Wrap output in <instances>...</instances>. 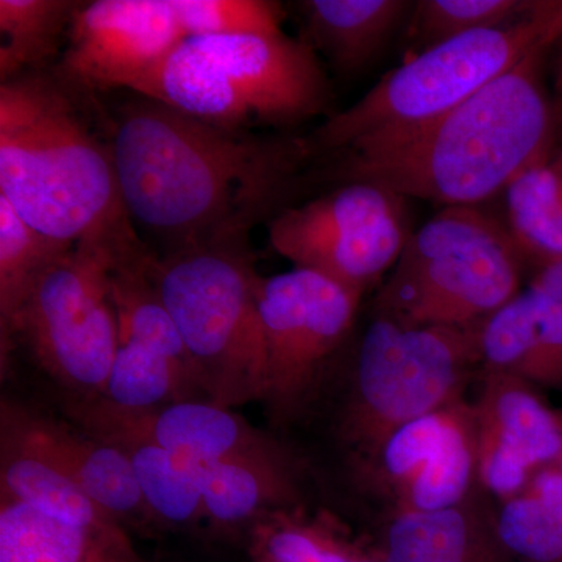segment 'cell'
Instances as JSON below:
<instances>
[{
    "label": "cell",
    "mask_w": 562,
    "mask_h": 562,
    "mask_svg": "<svg viewBox=\"0 0 562 562\" xmlns=\"http://www.w3.org/2000/svg\"><path fill=\"white\" fill-rule=\"evenodd\" d=\"M109 139L128 217L166 251L249 244L301 202L322 160L310 135L231 131L138 94L114 111Z\"/></svg>",
    "instance_id": "1"
},
{
    "label": "cell",
    "mask_w": 562,
    "mask_h": 562,
    "mask_svg": "<svg viewBox=\"0 0 562 562\" xmlns=\"http://www.w3.org/2000/svg\"><path fill=\"white\" fill-rule=\"evenodd\" d=\"M435 120L373 133L351 143L330 166L336 180L380 184L402 198L479 206L557 147L558 120L546 83L553 44Z\"/></svg>",
    "instance_id": "2"
},
{
    "label": "cell",
    "mask_w": 562,
    "mask_h": 562,
    "mask_svg": "<svg viewBox=\"0 0 562 562\" xmlns=\"http://www.w3.org/2000/svg\"><path fill=\"white\" fill-rule=\"evenodd\" d=\"M54 69L0 83V198L55 241L136 238L122 203L110 139Z\"/></svg>",
    "instance_id": "3"
},
{
    "label": "cell",
    "mask_w": 562,
    "mask_h": 562,
    "mask_svg": "<svg viewBox=\"0 0 562 562\" xmlns=\"http://www.w3.org/2000/svg\"><path fill=\"white\" fill-rule=\"evenodd\" d=\"M131 91L231 131L297 127L333 109L319 55L286 33L188 36Z\"/></svg>",
    "instance_id": "4"
},
{
    "label": "cell",
    "mask_w": 562,
    "mask_h": 562,
    "mask_svg": "<svg viewBox=\"0 0 562 562\" xmlns=\"http://www.w3.org/2000/svg\"><path fill=\"white\" fill-rule=\"evenodd\" d=\"M149 272L190 355L206 401L222 408L265 401L266 350L249 244L150 254Z\"/></svg>",
    "instance_id": "5"
},
{
    "label": "cell",
    "mask_w": 562,
    "mask_h": 562,
    "mask_svg": "<svg viewBox=\"0 0 562 562\" xmlns=\"http://www.w3.org/2000/svg\"><path fill=\"white\" fill-rule=\"evenodd\" d=\"M525 260L505 222L447 206L413 232L373 302L405 327H468L522 291Z\"/></svg>",
    "instance_id": "6"
},
{
    "label": "cell",
    "mask_w": 562,
    "mask_h": 562,
    "mask_svg": "<svg viewBox=\"0 0 562 562\" xmlns=\"http://www.w3.org/2000/svg\"><path fill=\"white\" fill-rule=\"evenodd\" d=\"M562 35V0H542L524 20L472 32L420 50L364 98L327 117L310 135L321 158L373 133L413 127L469 101L536 47Z\"/></svg>",
    "instance_id": "7"
},
{
    "label": "cell",
    "mask_w": 562,
    "mask_h": 562,
    "mask_svg": "<svg viewBox=\"0 0 562 562\" xmlns=\"http://www.w3.org/2000/svg\"><path fill=\"white\" fill-rule=\"evenodd\" d=\"M480 325L405 327L373 314L339 417V436L357 469L409 422L464 401L473 371L482 369Z\"/></svg>",
    "instance_id": "8"
},
{
    "label": "cell",
    "mask_w": 562,
    "mask_h": 562,
    "mask_svg": "<svg viewBox=\"0 0 562 562\" xmlns=\"http://www.w3.org/2000/svg\"><path fill=\"white\" fill-rule=\"evenodd\" d=\"M136 243H79L46 266L0 336L2 362L20 346L65 390L101 397L117 346L111 277L121 251Z\"/></svg>",
    "instance_id": "9"
},
{
    "label": "cell",
    "mask_w": 562,
    "mask_h": 562,
    "mask_svg": "<svg viewBox=\"0 0 562 562\" xmlns=\"http://www.w3.org/2000/svg\"><path fill=\"white\" fill-rule=\"evenodd\" d=\"M412 233L406 199L362 180L339 181L268 224L281 258L362 295L394 269Z\"/></svg>",
    "instance_id": "10"
},
{
    "label": "cell",
    "mask_w": 562,
    "mask_h": 562,
    "mask_svg": "<svg viewBox=\"0 0 562 562\" xmlns=\"http://www.w3.org/2000/svg\"><path fill=\"white\" fill-rule=\"evenodd\" d=\"M258 313L266 350V405L291 416L308 401L349 338L362 294L306 269L261 277Z\"/></svg>",
    "instance_id": "11"
},
{
    "label": "cell",
    "mask_w": 562,
    "mask_h": 562,
    "mask_svg": "<svg viewBox=\"0 0 562 562\" xmlns=\"http://www.w3.org/2000/svg\"><path fill=\"white\" fill-rule=\"evenodd\" d=\"M151 251L125 247L111 277L117 346L101 401L138 412L168 403L206 401L194 366L151 281Z\"/></svg>",
    "instance_id": "12"
},
{
    "label": "cell",
    "mask_w": 562,
    "mask_h": 562,
    "mask_svg": "<svg viewBox=\"0 0 562 562\" xmlns=\"http://www.w3.org/2000/svg\"><path fill=\"white\" fill-rule=\"evenodd\" d=\"M390 495L394 512H439L468 501L479 484L475 409L461 401L409 422L357 471Z\"/></svg>",
    "instance_id": "13"
},
{
    "label": "cell",
    "mask_w": 562,
    "mask_h": 562,
    "mask_svg": "<svg viewBox=\"0 0 562 562\" xmlns=\"http://www.w3.org/2000/svg\"><path fill=\"white\" fill-rule=\"evenodd\" d=\"M187 38L171 0L80 3L55 72L80 94L131 91Z\"/></svg>",
    "instance_id": "14"
},
{
    "label": "cell",
    "mask_w": 562,
    "mask_h": 562,
    "mask_svg": "<svg viewBox=\"0 0 562 562\" xmlns=\"http://www.w3.org/2000/svg\"><path fill=\"white\" fill-rule=\"evenodd\" d=\"M473 403L479 435V484L497 497H513L532 473L562 452V417L536 387L506 373L483 372Z\"/></svg>",
    "instance_id": "15"
},
{
    "label": "cell",
    "mask_w": 562,
    "mask_h": 562,
    "mask_svg": "<svg viewBox=\"0 0 562 562\" xmlns=\"http://www.w3.org/2000/svg\"><path fill=\"white\" fill-rule=\"evenodd\" d=\"M81 430L124 432L195 461L288 457L271 436L258 431L233 409L209 401L168 403L157 408H114L101 398H79L70 405Z\"/></svg>",
    "instance_id": "16"
},
{
    "label": "cell",
    "mask_w": 562,
    "mask_h": 562,
    "mask_svg": "<svg viewBox=\"0 0 562 562\" xmlns=\"http://www.w3.org/2000/svg\"><path fill=\"white\" fill-rule=\"evenodd\" d=\"M0 420L21 432L124 527H160L140 494L127 454L116 443L85 430H72L10 398H2Z\"/></svg>",
    "instance_id": "17"
},
{
    "label": "cell",
    "mask_w": 562,
    "mask_h": 562,
    "mask_svg": "<svg viewBox=\"0 0 562 562\" xmlns=\"http://www.w3.org/2000/svg\"><path fill=\"white\" fill-rule=\"evenodd\" d=\"M482 372L562 392V303L528 286L480 325Z\"/></svg>",
    "instance_id": "18"
},
{
    "label": "cell",
    "mask_w": 562,
    "mask_h": 562,
    "mask_svg": "<svg viewBox=\"0 0 562 562\" xmlns=\"http://www.w3.org/2000/svg\"><path fill=\"white\" fill-rule=\"evenodd\" d=\"M383 562H512L495 531L494 509L475 492L439 512L392 513L379 549Z\"/></svg>",
    "instance_id": "19"
},
{
    "label": "cell",
    "mask_w": 562,
    "mask_h": 562,
    "mask_svg": "<svg viewBox=\"0 0 562 562\" xmlns=\"http://www.w3.org/2000/svg\"><path fill=\"white\" fill-rule=\"evenodd\" d=\"M0 562H147L122 524L55 519L0 495Z\"/></svg>",
    "instance_id": "20"
},
{
    "label": "cell",
    "mask_w": 562,
    "mask_h": 562,
    "mask_svg": "<svg viewBox=\"0 0 562 562\" xmlns=\"http://www.w3.org/2000/svg\"><path fill=\"white\" fill-rule=\"evenodd\" d=\"M409 0H302L303 41L331 68L353 76L371 66L412 16Z\"/></svg>",
    "instance_id": "21"
},
{
    "label": "cell",
    "mask_w": 562,
    "mask_h": 562,
    "mask_svg": "<svg viewBox=\"0 0 562 562\" xmlns=\"http://www.w3.org/2000/svg\"><path fill=\"white\" fill-rule=\"evenodd\" d=\"M184 461L201 491L206 520L216 527L247 530L265 514L299 506L297 482L288 457Z\"/></svg>",
    "instance_id": "22"
},
{
    "label": "cell",
    "mask_w": 562,
    "mask_h": 562,
    "mask_svg": "<svg viewBox=\"0 0 562 562\" xmlns=\"http://www.w3.org/2000/svg\"><path fill=\"white\" fill-rule=\"evenodd\" d=\"M0 495L65 522L121 524L21 432L0 420Z\"/></svg>",
    "instance_id": "23"
},
{
    "label": "cell",
    "mask_w": 562,
    "mask_h": 562,
    "mask_svg": "<svg viewBox=\"0 0 562 562\" xmlns=\"http://www.w3.org/2000/svg\"><path fill=\"white\" fill-rule=\"evenodd\" d=\"M251 562H383L327 514L310 516L301 506L277 509L246 530Z\"/></svg>",
    "instance_id": "24"
},
{
    "label": "cell",
    "mask_w": 562,
    "mask_h": 562,
    "mask_svg": "<svg viewBox=\"0 0 562 562\" xmlns=\"http://www.w3.org/2000/svg\"><path fill=\"white\" fill-rule=\"evenodd\" d=\"M506 227L525 262L562 261V147L520 173L503 192Z\"/></svg>",
    "instance_id": "25"
},
{
    "label": "cell",
    "mask_w": 562,
    "mask_h": 562,
    "mask_svg": "<svg viewBox=\"0 0 562 562\" xmlns=\"http://www.w3.org/2000/svg\"><path fill=\"white\" fill-rule=\"evenodd\" d=\"M495 531L513 558L562 561V475L557 465L532 473L519 494L494 509Z\"/></svg>",
    "instance_id": "26"
},
{
    "label": "cell",
    "mask_w": 562,
    "mask_h": 562,
    "mask_svg": "<svg viewBox=\"0 0 562 562\" xmlns=\"http://www.w3.org/2000/svg\"><path fill=\"white\" fill-rule=\"evenodd\" d=\"M95 436L116 443L127 454L140 494L160 527H194L206 520L201 491L184 458L124 432Z\"/></svg>",
    "instance_id": "27"
},
{
    "label": "cell",
    "mask_w": 562,
    "mask_h": 562,
    "mask_svg": "<svg viewBox=\"0 0 562 562\" xmlns=\"http://www.w3.org/2000/svg\"><path fill=\"white\" fill-rule=\"evenodd\" d=\"M80 2L0 0V80L49 68Z\"/></svg>",
    "instance_id": "28"
},
{
    "label": "cell",
    "mask_w": 562,
    "mask_h": 562,
    "mask_svg": "<svg viewBox=\"0 0 562 562\" xmlns=\"http://www.w3.org/2000/svg\"><path fill=\"white\" fill-rule=\"evenodd\" d=\"M70 247L33 228L0 198V336L9 331L36 277Z\"/></svg>",
    "instance_id": "29"
},
{
    "label": "cell",
    "mask_w": 562,
    "mask_h": 562,
    "mask_svg": "<svg viewBox=\"0 0 562 562\" xmlns=\"http://www.w3.org/2000/svg\"><path fill=\"white\" fill-rule=\"evenodd\" d=\"M542 0H420L414 2L408 32L420 50L530 16Z\"/></svg>",
    "instance_id": "30"
},
{
    "label": "cell",
    "mask_w": 562,
    "mask_h": 562,
    "mask_svg": "<svg viewBox=\"0 0 562 562\" xmlns=\"http://www.w3.org/2000/svg\"><path fill=\"white\" fill-rule=\"evenodd\" d=\"M184 35H283L284 10L272 0H171Z\"/></svg>",
    "instance_id": "31"
},
{
    "label": "cell",
    "mask_w": 562,
    "mask_h": 562,
    "mask_svg": "<svg viewBox=\"0 0 562 562\" xmlns=\"http://www.w3.org/2000/svg\"><path fill=\"white\" fill-rule=\"evenodd\" d=\"M528 286L562 303V261L550 262V265L536 269Z\"/></svg>",
    "instance_id": "32"
},
{
    "label": "cell",
    "mask_w": 562,
    "mask_h": 562,
    "mask_svg": "<svg viewBox=\"0 0 562 562\" xmlns=\"http://www.w3.org/2000/svg\"><path fill=\"white\" fill-rule=\"evenodd\" d=\"M553 69V92L552 101L554 113H557L558 125L562 128V35L553 44L552 54H550Z\"/></svg>",
    "instance_id": "33"
},
{
    "label": "cell",
    "mask_w": 562,
    "mask_h": 562,
    "mask_svg": "<svg viewBox=\"0 0 562 562\" xmlns=\"http://www.w3.org/2000/svg\"><path fill=\"white\" fill-rule=\"evenodd\" d=\"M561 417H562V412H561ZM554 465H557L558 471H560V473L562 475V452L560 454V458H558V461L554 462Z\"/></svg>",
    "instance_id": "34"
}]
</instances>
